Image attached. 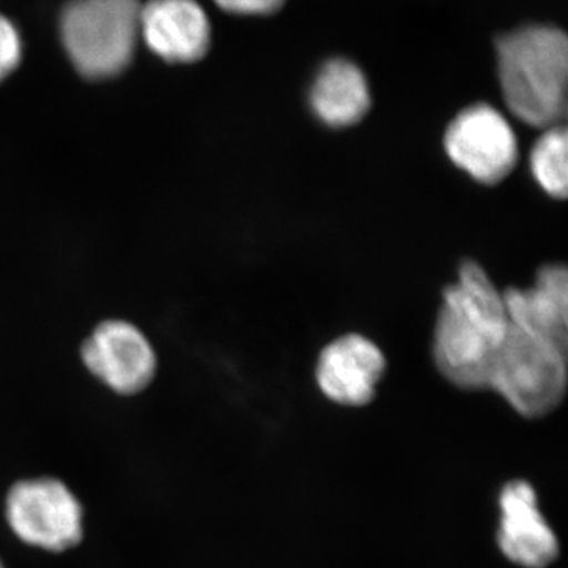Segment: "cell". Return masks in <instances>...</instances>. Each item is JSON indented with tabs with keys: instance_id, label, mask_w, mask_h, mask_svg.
<instances>
[{
	"instance_id": "obj_1",
	"label": "cell",
	"mask_w": 568,
	"mask_h": 568,
	"mask_svg": "<svg viewBox=\"0 0 568 568\" xmlns=\"http://www.w3.org/2000/svg\"><path fill=\"white\" fill-rule=\"evenodd\" d=\"M508 331L503 291L473 260L459 264L457 282L443 293L435 328V362L454 386L487 388L489 368Z\"/></svg>"
},
{
	"instance_id": "obj_2",
	"label": "cell",
	"mask_w": 568,
	"mask_h": 568,
	"mask_svg": "<svg viewBox=\"0 0 568 568\" xmlns=\"http://www.w3.org/2000/svg\"><path fill=\"white\" fill-rule=\"evenodd\" d=\"M497 80L508 111L547 130L567 114L568 39L559 26L526 22L495 41Z\"/></svg>"
},
{
	"instance_id": "obj_3",
	"label": "cell",
	"mask_w": 568,
	"mask_h": 568,
	"mask_svg": "<svg viewBox=\"0 0 568 568\" xmlns=\"http://www.w3.org/2000/svg\"><path fill=\"white\" fill-rule=\"evenodd\" d=\"M568 343L508 323L506 338L489 368L487 388L521 414L552 413L567 390Z\"/></svg>"
},
{
	"instance_id": "obj_4",
	"label": "cell",
	"mask_w": 568,
	"mask_h": 568,
	"mask_svg": "<svg viewBox=\"0 0 568 568\" xmlns=\"http://www.w3.org/2000/svg\"><path fill=\"white\" fill-rule=\"evenodd\" d=\"M140 20V0H70L61 37L71 63L89 80L122 73L141 39Z\"/></svg>"
},
{
	"instance_id": "obj_5",
	"label": "cell",
	"mask_w": 568,
	"mask_h": 568,
	"mask_svg": "<svg viewBox=\"0 0 568 568\" xmlns=\"http://www.w3.org/2000/svg\"><path fill=\"white\" fill-rule=\"evenodd\" d=\"M7 525L21 544L47 552L77 548L84 537V508L61 478H22L7 491Z\"/></svg>"
},
{
	"instance_id": "obj_6",
	"label": "cell",
	"mask_w": 568,
	"mask_h": 568,
	"mask_svg": "<svg viewBox=\"0 0 568 568\" xmlns=\"http://www.w3.org/2000/svg\"><path fill=\"white\" fill-rule=\"evenodd\" d=\"M450 162L484 185H496L517 166V134L506 115L488 103H474L458 112L444 134Z\"/></svg>"
},
{
	"instance_id": "obj_7",
	"label": "cell",
	"mask_w": 568,
	"mask_h": 568,
	"mask_svg": "<svg viewBox=\"0 0 568 568\" xmlns=\"http://www.w3.org/2000/svg\"><path fill=\"white\" fill-rule=\"evenodd\" d=\"M82 361L100 383L121 395L140 394L156 372L149 339L122 321L100 325L82 347Z\"/></svg>"
},
{
	"instance_id": "obj_8",
	"label": "cell",
	"mask_w": 568,
	"mask_h": 568,
	"mask_svg": "<svg viewBox=\"0 0 568 568\" xmlns=\"http://www.w3.org/2000/svg\"><path fill=\"white\" fill-rule=\"evenodd\" d=\"M386 358L364 335L339 336L321 351L316 381L323 394L345 406H365L375 398Z\"/></svg>"
},
{
	"instance_id": "obj_9",
	"label": "cell",
	"mask_w": 568,
	"mask_h": 568,
	"mask_svg": "<svg viewBox=\"0 0 568 568\" xmlns=\"http://www.w3.org/2000/svg\"><path fill=\"white\" fill-rule=\"evenodd\" d=\"M140 36L163 61H201L212 43V24L197 0L141 3Z\"/></svg>"
},
{
	"instance_id": "obj_10",
	"label": "cell",
	"mask_w": 568,
	"mask_h": 568,
	"mask_svg": "<svg viewBox=\"0 0 568 568\" xmlns=\"http://www.w3.org/2000/svg\"><path fill=\"white\" fill-rule=\"evenodd\" d=\"M497 544L511 562L526 568H545L559 556V541L537 507V496L528 481L515 480L500 493Z\"/></svg>"
},
{
	"instance_id": "obj_11",
	"label": "cell",
	"mask_w": 568,
	"mask_h": 568,
	"mask_svg": "<svg viewBox=\"0 0 568 568\" xmlns=\"http://www.w3.org/2000/svg\"><path fill=\"white\" fill-rule=\"evenodd\" d=\"M372 89L364 70L346 58H331L317 69L308 103L317 121L331 129L357 125L372 108Z\"/></svg>"
},
{
	"instance_id": "obj_12",
	"label": "cell",
	"mask_w": 568,
	"mask_h": 568,
	"mask_svg": "<svg viewBox=\"0 0 568 568\" xmlns=\"http://www.w3.org/2000/svg\"><path fill=\"white\" fill-rule=\"evenodd\" d=\"M508 323L568 343V274L562 264L538 268L536 282L526 290L503 291Z\"/></svg>"
},
{
	"instance_id": "obj_13",
	"label": "cell",
	"mask_w": 568,
	"mask_h": 568,
	"mask_svg": "<svg viewBox=\"0 0 568 568\" xmlns=\"http://www.w3.org/2000/svg\"><path fill=\"white\" fill-rule=\"evenodd\" d=\"M530 173L538 186L555 200L567 196L566 123L549 126L534 144L529 156Z\"/></svg>"
},
{
	"instance_id": "obj_14",
	"label": "cell",
	"mask_w": 568,
	"mask_h": 568,
	"mask_svg": "<svg viewBox=\"0 0 568 568\" xmlns=\"http://www.w3.org/2000/svg\"><path fill=\"white\" fill-rule=\"evenodd\" d=\"M22 59L20 32L9 18L0 14V80L10 77Z\"/></svg>"
},
{
	"instance_id": "obj_15",
	"label": "cell",
	"mask_w": 568,
	"mask_h": 568,
	"mask_svg": "<svg viewBox=\"0 0 568 568\" xmlns=\"http://www.w3.org/2000/svg\"><path fill=\"white\" fill-rule=\"evenodd\" d=\"M223 11L237 17H274L286 7L287 0H213Z\"/></svg>"
},
{
	"instance_id": "obj_16",
	"label": "cell",
	"mask_w": 568,
	"mask_h": 568,
	"mask_svg": "<svg viewBox=\"0 0 568 568\" xmlns=\"http://www.w3.org/2000/svg\"><path fill=\"white\" fill-rule=\"evenodd\" d=\"M0 568H6V566H3L2 559H0Z\"/></svg>"
}]
</instances>
